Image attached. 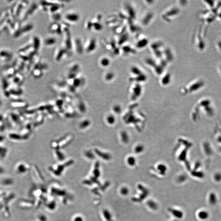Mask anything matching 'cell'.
I'll return each mask as SVG.
<instances>
[{"label": "cell", "instance_id": "cell-1", "mask_svg": "<svg viewBox=\"0 0 221 221\" xmlns=\"http://www.w3.org/2000/svg\"><path fill=\"white\" fill-rule=\"evenodd\" d=\"M64 18L68 22L75 23L79 21L80 16L76 12H68L65 14Z\"/></svg>", "mask_w": 221, "mask_h": 221}, {"label": "cell", "instance_id": "cell-2", "mask_svg": "<svg viewBox=\"0 0 221 221\" xmlns=\"http://www.w3.org/2000/svg\"><path fill=\"white\" fill-rule=\"evenodd\" d=\"M148 43V40L145 37H140L137 39L136 46L138 48H142L146 46Z\"/></svg>", "mask_w": 221, "mask_h": 221}, {"label": "cell", "instance_id": "cell-3", "mask_svg": "<svg viewBox=\"0 0 221 221\" xmlns=\"http://www.w3.org/2000/svg\"><path fill=\"white\" fill-rule=\"evenodd\" d=\"M9 153V150L4 145H0V159H3L7 157Z\"/></svg>", "mask_w": 221, "mask_h": 221}, {"label": "cell", "instance_id": "cell-4", "mask_svg": "<svg viewBox=\"0 0 221 221\" xmlns=\"http://www.w3.org/2000/svg\"><path fill=\"white\" fill-rule=\"evenodd\" d=\"M8 138L13 142H18L22 140L23 137L20 135L18 133L12 132L8 134Z\"/></svg>", "mask_w": 221, "mask_h": 221}, {"label": "cell", "instance_id": "cell-5", "mask_svg": "<svg viewBox=\"0 0 221 221\" xmlns=\"http://www.w3.org/2000/svg\"><path fill=\"white\" fill-rule=\"evenodd\" d=\"M110 60L107 56H102L100 59L99 63L100 65L102 67L105 68L109 66L110 64Z\"/></svg>", "mask_w": 221, "mask_h": 221}, {"label": "cell", "instance_id": "cell-6", "mask_svg": "<svg viewBox=\"0 0 221 221\" xmlns=\"http://www.w3.org/2000/svg\"><path fill=\"white\" fill-rule=\"evenodd\" d=\"M206 213L205 211L201 212L199 213V216L200 218L201 219H207L208 217V213Z\"/></svg>", "mask_w": 221, "mask_h": 221}, {"label": "cell", "instance_id": "cell-7", "mask_svg": "<svg viewBox=\"0 0 221 221\" xmlns=\"http://www.w3.org/2000/svg\"><path fill=\"white\" fill-rule=\"evenodd\" d=\"M6 140V137L4 135L0 133V145L3 144Z\"/></svg>", "mask_w": 221, "mask_h": 221}, {"label": "cell", "instance_id": "cell-8", "mask_svg": "<svg viewBox=\"0 0 221 221\" xmlns=\"http://www.w3.org/2000/svg\"><path fill=\"white\" fill-rule=\"evenodd\" d=\"M2 105V102L1 101V100H0V107H1Z\"/></svg>", "mask_w": 221, "mask_h": 221}]
</instances>
